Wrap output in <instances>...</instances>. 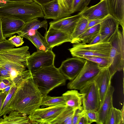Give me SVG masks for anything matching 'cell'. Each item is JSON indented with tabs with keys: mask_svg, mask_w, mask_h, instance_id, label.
Listing matches in <instances>:
<instances>
[{
	"mask_svg": "<svg viewBox=\"0 0 124 124\" xmlns=\"http://www.w3.org/2000/svg\"><path fill=\"white\" fill-rule=\"evenodd\" d=\"M33 1L41 6L55 0H33Z\"/></svg>",
	"mask_w": 124,
	"mask_h": 124,
	"instance_id": "ee69618b",
	"label": "cell"
},
{
	"mask_svg": "<svg viewBox=\"0 0 124 124\" xmlns=\"http://www.w3.org/2000/svg\"><path fill=\"white\" fill-rule=\"evenodd\" d=\"M88 121V124L95 122L98 121V116L97 111H85Z\"/></svg>",
	"mask_w": 124,
	"mask_h": 124,
	"instance_id": "d590c367",
	"label": "cell"
},
{
	"mask_svg": "<svg viewBox=\"0 0 124 124\" xmlns=\"http://www.w3.org/2000/svg\"><path fill=\"white\" fill-rule=\"evenodd\" d=\"M8 114L0 118V124H31L28 116L18 111L12 110Z\"/></svg>",
	"mask_w": 124,
	"mask_h": 124,
	"instance_id": "603a6c76",
	"label": "cell"
},
{
	"mask_svg": "<svg viewBox=\"0 0 124 124\" xmlns=\"http://www.w3.org/2000/svg\"><path fill=\"white\" fill-rule=\"evenodd\" d=\"M77 109L67 106L50 124H72L73 117Z\"/></svg>",
	"mask_w": 124,
	"mask_h": 124,
	"instance_id": "d4e9b609",
	"label": "cell"
},
{
	"mask_svg": "<svg viewBox=\"0 0 124 124\" xmlns=\"http://www.w3.org/2000/svg\"><path fill=\"white\" fill-rule=\"evenodd\" d=\"M13 83L10 77L5 78L0 81V91L8 92Z\"/></svg>",
	"mask_w": 124,
	"mask_h": 124,
	"instance_id": "836d02e7",
	"label": "cell"
},
{
	"mask_svg": "<svg viewBox=\"0 0 124 124\" xmlns=\"http://www.w3.org/2000/svg\"><path fill=\"white\" fill-rule=\"evenodd\" d=\"M15 46L12 44L8 40L0 42V51L7 48H14Z\"/></svg>",
	"mask_w": 124,
	"mask_h": 124,
	"instance_id": "74e56055",
	"label": "cell"
},
{
	"mask_svg": "<svg viewBox=\"0 0 124 124\" xmlns=\"http://www.w3.org/2000/svg\"><path fill=\"white\" fill-rule=\"evenodd\" d=\"M73 1V0H65L66 6L70 13Z\"/></svg>",
	"mask_w": 124,
	"mask_h": 124,
	"instance_id": "c3c4849f",
	"label": "cell"
},
{
	"mask_svg": "<svg viewBox=\"0 0 124 124\" xmlns=\"http://www.w3.org/2000/svg\"><path fill=\"white\" fill-rule=\"evenodd\" d=\"M0 16L14 18L25 23L35 18H44V15L41 6L34 1L7 2L0 6Z\"/></svg>",
	"mask_w": 124,
	"mask_h": 124,
	"instance_id": "7a4b0ae2",
	"label": "cell"
},
{
	"mask_svg": "<svg viewBox=\"0 0 124 124\" xmlns=\"http://www.w3.org/2000/svg\"><path fill=\"white\" fill-rule=\"evenodd\" d=\"M78 14L88 21L104 18L110 14L107 0H100L97 4L87 7Z\"/></svg>",
	"mask_w": 124,
	"mask_h": 124,
	"instance_id": "7c38bea8",
	"label": "cell"
},
{
	"mask_svg": "<svg viewBox=\"0 0 124 124\" xmlns=\"http://www.w3.org/2000/svg\"><path fill=\"white\" fill-rule=\"evenodd\" d=\"M83 58L97 64L101 69L107 67L108 59L102 57L94 56H86Z\"/></svg>",
	"mask_w": 124,
	"mask_h": 124,
	"instance_id": "d6a6232c",
	"label": "cell"
},
{
	"mask_svg": "<svg viewBox=\"0 0 124 124\" xmlns=\"http://www.w3.org/2000/svg\"><path fill=\"white\" fill-rule=\"evenodd\" d=\"M81 16L78 14L50 22V27L65 32L71 35Z\"/></svg>",
	"mask_w": 124,
	"mask_h": 124,
	"instance_id": "2e32d148",
	"label": "cell"
},
{
	"mask_svg": "<svg viewBox=\"0 0 124 124\" xmlns=\"http://www.w3.org/2000/svg\"><path fill=\"white\" fill-rule=\"evenodd\" d=\"M1 18L2 33L5 39L12 36L19 32L25 23L21 20L14 18L8 17Z\"/></svg>",
	"mask_w": 124,
	"mask_h": 124,
	"instance_id": "ac0fdd59",
	"label": "cell"
},
{
	"mask_svg": "<svg viewBox=\"0 0 124 124\" xmlns=\"http://www.w3.org/2000/svg\"><path fill=\"white\" fill-rule=\"evenodd\" d=\"M105 18L101 19H94L88 21L87 29L96 24L100 23Z\"/></svg>",
	"mask_w": 124,
	"mask_h": 124,
	"instance_id": "60d3db41",
	"label": "cell"
},
{
	"mask_svg": "<svg viewBox=\"0 0 124 124\" xmlns=\"http://www.w3.org/2000/svg\"><path fill=\"white\" fill-rule=\"evenodd\" d=\"M85 113V111L83 108L76 109L73 117L72 124H77L79 118Z\"/></svg>",
	"mask_w": 124,
	"mask_h": 124,
	"instance_id": "8d00e7d4",
	"label": "cell"
},
{
	"mask_svg": "<svg viewBox=\"0 0 124 124\" xmlns=\"http://www.w3.org/2000/svg\"><path fill=\"white\" fill-rule=\"evenodd\" d=\"M91 0H73L70 14L83 11L88 7Z\"/></svg>",
	"mask_w": 124,
	"mask_h": 124,
	"instance_id": "f546056e",
	"label": "cell"
},
{
	"mask_svg": "<svg viewBox=\"0 0 124 124\" xmlns=\"http://www.w3.org/2000/svg\"><path fill=\"white\" fill-rule=\"evenodd\" d=\"M101 36L99 33L88 44H93L97 43L100 41Z\"/></svg>",
	"mask_w": 124,
	"mask_h": 124,
	"instance_id": "f6af8a7d",
	"label": "cell"
},
{
	"mask_svg": "<svg viewBox=\"0 0 124 124\" xmlns=\"http://www.w3.org/2000/svg\"><path fill=\"white\" fill-rule=\"evenodd\" d=\"M16 85L13 83L4 100L0 111V117L6 115L7 105L12 97L16 88Z\"/></svg>",
	"mask_w": 124,
	"mask_h": 124,
	"instance_id": "4dcf8cb0",
	"label": "cell"
},
{
	"mask_svg": "<svg viewBox=\"0 0 124 124\" xmlns=\"http://www.w3.org/2000/svg\"><path fill=\"white\" fill-rule=\"evenodd\" d=\"M100 27L99 23L87 29L71 43L76 44L81 42L88 44L99 33Z\"/></svg>",
	"mask_w": 124,
	"mask_h": 124,
	"instance_id": "cb8c5ba5",
	"label": "cell"
},
{
	"mask_svg": "<svg viewBox=\"0 0 124 124\" xmlns=\"http://www.w3.org/2000/svg\"><path fill=\"white\" fill-rule=\"evenodd\" d=\"M88 22V20L86 18L82 16L80 17L71 35V42L78 38L86 30Z\"/></svg>",
	"mask_w": 124,
	"mask_h": 124,
	"instance_id": "f1b7e54d",
	"label": "cell"
},
{
	"mask_svg": "<svg viewBox=\"0 0 124 124\" xmlns=\"http://www.w3.org/2000/svg\"><path fill=\"white\" fill-rule=\"evenodd\" d=\"M19 35L12 36L8 39V41L15 46L18 47L22 45L24 43L23 38Z\"/></svg>",
	"mask_w": 124,
	"mask_h": 124,
	"instance_id": "e575fe53",
	"label": "cell"
},
{
	"mask_svg": "<svg viewBox=\"0 0 124 124\" xmlns=\"http://www.w3.org/2000/svg\"><path fill=\"white\" fill-rule=\"evenodd\" d=\"M85 95L82 100V107L85 111H97L100 106L98 92L96 83L93 80L86 84L80 90Z\"/></svg>",
	"mask_w": 124,
	"mask_h": 124,
	"instance_id": "30bf717a",
	"label": "cell"
},
{
	"mask_svg": "<svg viewBox=\"0 0 124 124\" xmlns=\"http://www.w3.org/2000/svg\"><path fill=\"white\" fill-rule=\"evenodd\" d=\"M55 56L52 49L46 51H37L30 55L28 58V70L32 73L54 65Z\"/></svg>",
	"mask_w": 124,
	"mask_h": 124,
	"instance_id": "ba28073f",
	"label": "cell"
},
{
	"mask_svg": "<svg viewBox=\"0 0 124 124\" xmlns=\"http://www.w3.org/2000/svg\"><path fill=\"white\" fill-rule=\"evenodd\" d=\"M66 105L39 108L29 115L31 124H50L66 107Z\"/></svg>",
	"mask_w": 124,
	"mask_h": 124,
	"instance_id": "9c48e42d",
	"label": "cell"
},
{
	"mask_svg": "<svg viewBox=\"0 0 124 124\" xmlns=\"http://www.w3.org/2000/svg\"><path fill=\"white\" fill-rule=\"evenodd\" d=\"M32 77V73L29 70L19 72L16 76L12 79L17 87L23 81Z\"/></svg>",
	"mask_w": 124,
	"mask_h": 124,
	"instance_id": "1f68e13d",
	"label": "cell"
},
{
	"mask_svg": "<svg viewBox=\"0 0 124 124\" xmlns=\"http://www.w3.org/2000/svg\"><path fill=\"white\" fill-rule=\"evenodd\" d=\"M74 44L68 49L73 57L83 58L86 56H94L108 59L111 46L109 42H100L91 45L81 42Z\"/></svg>",
	"mask_w": 124,
	"mask_h": 124,
	"instance_id": "8992f818",
	"label": "cell"
},
{
	"mask_svg": "<svg viewBox=\"0 0 124 124\" xmlns=\"http://www.w3.org/2000/svg\"><path fill=\"white\" fill-rule=\"evenodd\" d=\"M46 42L50 49L67 42H71V35L64 31L49 27L46 31L44 36Z\"/></svg>",
	"mask_w": 124,
	"mask_h": 124,
	"instance_id": "4fadbf2b",
	"label": "cell"
},
{
	"mask_svg": "<svg viewBox=\"0 0 124 124\" xmlns=\"http://www.w3.org/2000/svg\"><path fill=\"white\" fill-rule=\"evenodd\" d=\"M6 39L4 38L3 34L1 24V18L0 16V42L3 41Z\"/></svg>",
	"mask_w": 124,
	"mask_h": 124,
	"instance_id": "7dc6e473",
	"label": "cell"
},
{
	"mask_svg": "<svg viewBox=\"0 0 124 124\" xmlns=\"http://www.w3.org/2000/svg\"><path fill=\"white\" fill-rule=\"evenodd\" d=\"M101 69L97 64L86 60L77 76L68 83L67 88L80 90L86 84L93 80Z\"/></svg>",
	"mask_w": 124,
	"mask_h": 124,
	"instance_id": "52a82bcc",
	"label": "cell"
},
{
	"mask_svg": "<svg viewBox=\"0 0 124 124\" xmlns=\"http://www.w3.org/2000/svg\"><path fill=\"white\" fill-rule=\"evenodd\" d=\"M31 42L36 47L37 51H46L50 49L44 37L37 30L33 35L26 38Z\"/></svg>",
	"mask_w": 124,
	"mask_h": 124,
	"instance_id": "4316f807",
	"label": "cell"
},
{
	"mask_svg": "<svg viewBox=\"0 0 124 124\" xmlns=\"http://www.w3.org/2000/svg\"><path fill=\"white\" fill-rule=\"evenodd\" d=\"M112 78L107 67L101 69L94 80L97 86L100 105L102 103Z\"/></svg>",
	"mask_w": 124,
	"mask_h": 124,
	"instance_id": "e0dca14e",
	"label": "cell"
},
{
	"mask_svg": "<svg viewBox=\"0 0 124 124\" xmlns=\"http://www.w3.org/2000/svg\"><path fill=\"white\" fill-rule=\"evenodd\" d=\"M57 0L60 8L63 12L71 14L67 7L65 0Z\"/></svg>",
	"mask_w": 124,
	"mask_h": 124,
	"instance_id": "f35d334b",
	"label": "cell"
},
{
	"mask_svg": "<svg viewBox=\"0 0 124 124\" xmlns=\"http://www.w3.org/2000/svg\"><path fill=\"white\" fill-rule=\"evenodd\" d=\"M109 42L111 46L107 67L112 78L117 71H124V31L121 32L118 27Z\"/></svg>",
	"mask_w": 124,
	"mask_h": 124,
	"instance_id": "5b68a950",
	"label": "cell"
},
{
	"mask_svg": "<svg viewBox=\"0 0 124 124\" xmlns=\"http://www.w3.org/2000/svg\"><path fill=\"white\" fill-rule=\"evenodd\" d=\"M48 23L46 20L40 21L36 18L25 23L21 30L17 33L22 37L26 38L33 35L39 29L42 27L47 31Z\"/></svg>",
	"mask_w": 124,
	"mask_h": 124,
	"instance_id": "ffe728a7",
	"label": "cell"
},
{
	"mask_svg": "<svg viewBox=\"0 0 124 124\" xmlns=\"http://www.w3.org/2000/svg\"><path fill=\"white\" fill-rule=\"evenodd\" d=\"M119 25L118 21L111 15L106 17L100 23V42H109L111 37Z\"/></svg>",
	"mask_w": 124,
	"mask_h": 124,
	"instance_id": "9a60e30c",
	"label": "cell"
},
{
	"mask_svg": "<svg viewBox=\"0 0 124 124\" xmlns=\"http://www.w3.org/2000/svg\"><path fill=\"white\" fill-rule=\"evenodd\" d=\"M77 124H88L87 118L85 113L78 120Z\"/></svg>",
	"mask_w": 124,
	"mask_h": 124,
	"instance_id": "7bdbcfd3",
	"label": "cell"
},
{
	"mask_svg": "<svg viewBox=\"0 0 124 124\" xmlns=\"http://www.w3.org/2000/svg\"><path fill=\"white\" fill-rule=\"evenodd\" d=\"M7 2L4 0H0V6L6 3Z\"/></svg>",
	"mask_w": 124,
	"mask_h": 124,
	"instance_id": "681fc988",
	"label": "cell"
},
{
	"mask_svg": "<svg viewBox=\"0 0 124 124\" xmlns=\"http://www.w3.org/2000/svg\"><path fill=\"white\" fill-rule=\"evenodd\" d=\"M85 94L80 93L75 89L68 90L62 94L65 105L75 108H82V99Z\"/></svg>",
	"mask_w": 124,
	"mask_h": 124,
	"instance_id": "7402d4cb",
	"label": "cell"
},
{
	"mask_svg": "<svg viewBox=\"0 0 124 124\" xmlns=\"http://www.w3.org/2000/svg\"><path fill=\"white\" fill-rule=\"evenodd\" d=\"M0 81H1V80L0 79Z\"/></svg>",
	"mask_w": 124,
	"mask_h": 124,
	"instance_id": "f907efd6",
	"label": "cell"
},
{
	"mask_svg": "<svg viewBox=\"0 0 124 124\" xmlns=\"http://www.w3.org/2000/svg\"><path fill=\"white\" fill-rule=\"evenodd\" d=\"M41 6L44 15V18L45 19H51L55 21L71 16L61 10L57 0Z\"/></svg>",
	"mask_w": 124,
	"mask_h": 124,
	"instance_id": "d6986e66",
	"label": "cell"
},
{
	"mask_svg": "<svg viewBox=\"0 0 124 124\" xmlns=\"http://www.w3.org/2000/svg\"><path fill=\"white\" fill-rule=\"evenodd\" d=\"M43 96L32 77L27 79L17 87L7 105L6 115L15 110L29 115L40 108Z\"/></svg>",
	"mask_w": 124,
	"mask_h": 124,
	"instance_id": "6da1fadb",
	"label": "cell"
},
{
	"mask_svg": "<svg viewBox=\"0 0 124 124\" xmlns=\"http://www.w3.org/2000/svg\"><path fill=\"white\" fill-rule=\"evenodd\" d=\"M8 93L3 90L0 91V111Z\"/></svg>",
	"mask_w": 124,
	"mask_h": 124,
	"instance_id": "b9f144b4",
	"label": "cell"
},
{
	"mask_svg": "<svg viewBox=\"0 0 124 124\" xmlns=\"http://www.w3.org/2000/svg\"><path fill=\"white\" fill-rule=\"evenodd\" d=\"M114 91V88L110 83L108 85L102 102L97 111L98 116L97 124H105L108 113L113 106V97Z\"/></svg>",
	"mask_w": 124,
	"mask_h": 124,
	"instance_id": "5bb4252c",
	"label": "cell"
},
{
	"mask_svg": "<svg viewBox=\"0 0 124 124\" xmlns=\"http://www.w3.org/2000/svg\"><path fill=\"white\" fill-rule=\"evenodd\" d=\"M7 2H20L23 3H31L33 2V0H4Z\"/></svg>",
	"mask_w": 124,
	"mask_h": 124,
	"instance_id": "bcb514c9",
	"label": "cell"
},
{
	"mask_svg": "<svg viewBox=\"0 0 124 124\" xmlns=\"http://www.w3.org/2000/svg\"><path fill=\"white\" fill-rule=\"evenodd\" d=\"M86 60L83 58L76 57L69 58L62 62L58 69L67 80L72 81L80 72Z\"/></svg>",
	"mask_w": 124,
	"mask_h": 124,
	"instance_id": "8fae6325",
	"label": "cell"
},
{
	"mask_svg": "<svg viewBox=\"0 0 124 124\" xmlns=\"http://www.w3.org/2000/svg\"><path fill=\"white\" fill-rule=\"evenodd\" d=\"M124 106L121 110L113 106L107 115L105 124H124Z\"/></svg>",
	"mask_w": 124,
	"mask_h": 124,
	"instance_id": "484cf974",
	"label": "cell"
},
{
	"mask_svg": "<svg viewBox=\"0 0 124 124\" xmlns=\"http://www.w3.org/2000/svg\"><path fill=\"white\" fill-rule=\"evenodd\" d=\"M110 14L124 28V0H107Z\"/></svg>",
	"mask_w": 124,
	"mask_h": 124,
	"instance_id": "44dd1931",
	"label": "cell"
},
{
	"mask_svg": "<svg viewBox=\"0 0 124 124\" xmlns=\"http://www.w3.org/2000/svg\"><path fill=\"white\" fill-rule=\"evenodd\" d=\"M62 105H66L64 98L62 95L58 97H51L47 95L43 96L40 105L42 108Z\"/></svg>",
	"mask_w": 124,
	"mask_h": 124,
	"instance_id": "83f0119b",
	"label": "cell"
},
{
	"mask_svg": "<svg viewBox=\"0 0 124 124\" xmlns=\"http://www.w3.org/2000/svg\"><path fill=\"white\" fill-rule=\"evenodd\" d=\"M32 78L43 96L58 86L65 85L67 79L54 65L32 73Z\"/></svg>",
	"mask_w": 124,
	"mask_h": 124,
	"instance_id": "3957f363",
	"label": "cell"
},
{
	"mask_svg": "<svg viewBox=\"0 0 124 124\" xmlns=\"http://www.w3.org/2000/svg\"><path fill=\"white\" fill-rule=\"evenodd\" d=\"M10 77V72L0 66V79Z\"/></svg>",
	"mask_w": 124,
	"mask_h": 124,
	"instance_id": "ab89813d",
	"label": "cell"
},
{
	"mask_svg": "<svg viewBox=\"0 0 124 124\" xmlns=\"http://www.w3.org/2000/svg\"><path fill=\"white\" fill-rule=\"evenodd\" d=\"M29 49V47L26 46L0 51V66L10 72L15 70L19 72L25 70L31 55Z\"/></svg>",
	"mask_w": 124,
	"mask_h": 124,
	"instance_id": "277c9868",
	"label": "cell"
}]
</instances>
